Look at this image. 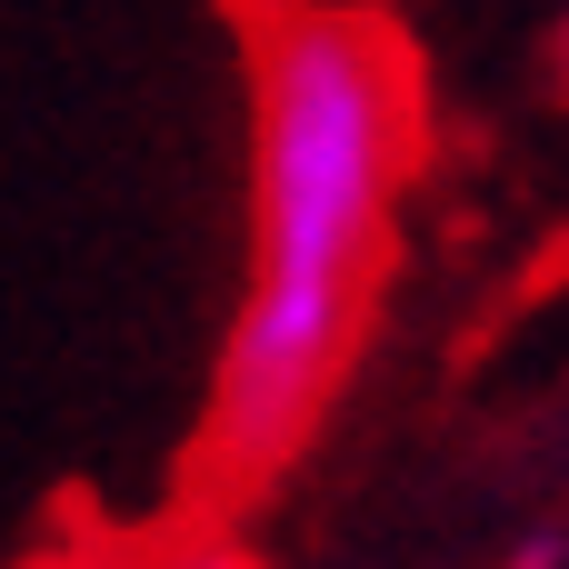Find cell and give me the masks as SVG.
Masks as SVG:
<instances>
[{"label": "cell", "mask_w": 569, "mask_h": 569, "mask_svg": "<svg viewBox=\"0 0 569 569\" xmlns=\"http://www.w3.org/2000/svg\"><path fill=\"white\" fill-rule=\"evenodd\" d=\"M410 160L420 60L370 0H300L250 30V280L200 410L220 500L270 490L350 390Z\"/></svg>", "instance_id": "1"}, {"label": "cell", "mask_w": 569, "mask_h": 569, "mask_svg": "<svg viewBox=\"0 0 569 569\" xmlns=\"http://www.w3.org/2000/svg\"><path fill=\"white\" fill-rule=\"evenodd\" d=\"M170 569H260L250 550H190V560H170Z\"/></svg>", "instance_id": "3"}, {"label": "cell", "mask_w": 569, "mask_h": 569, "mask_svg": "<svg viewBox=\"0 0 569 569\" xmlns=\"http://www.w3.org/2000/svg\"><path fill=\"white\" fill-rule=\"evenodd\" d=\"M230 10H240V20L260 30V20H280V10H300V0H230Z\"/></svg>", "instance_id": "4"}, {"label": "cell", "mask_w": 569, "mask_h": 569, "mask_svg": "<svg viewBox=\"0 0 569 569\" xmlns=\"http://www.w3.org/2000/svg\"><path fill=\"white\" fill-rule=\"evenodd\" d=\"M500 569H569V530H560V520H550V530H530Z\"/></svg>", "instance_id": "2"}, {"label": "cell", "mask_w": 569, "mask_h": 569, "mask_svg": "<svg viewBox=\"0 0 569 569\" xmlns=\"http://www.w3.org/2000/svg\"><path fill=\"white\" fill-rule=\"evenodd\" d=\"M560 90H569V20H560Z\"/></svg>", "instance_id": "5"}]
</instances>
